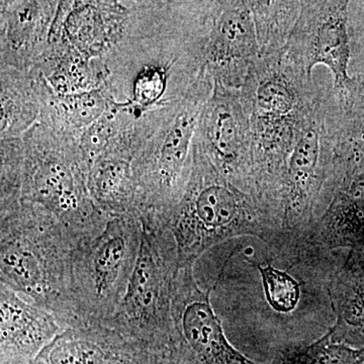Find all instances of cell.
Wrapping results in <instances>:
<instances>
[{"mask_svg":"<svg viewBox=\"0 0 364 364\" xmlns=\"http://www.w3.org/2000/svg\"><path fill=\"white\" fill-rule=\"evenodd\" d=\"M208 1H131L121 40L105 57L112 100L141 117L188 95L203 74Z\"/></svg>","mask_w":364,"mask_h":364,"instance_id":"obj_1","label":"cell"},{"mask_svg":"<svg viewBox=\"0 0 364 364\" xmlns=\"http://www.w3.org/2000/svg\"><path fill=\"white\" fill-rule=\"evenodd\" d=\"M167 228L176 240L179 267H195L208 249L244 236L255 237L270 252L284 256L282 227L269 208L225 178L195 143L188 188Z\"/></svg>","mask_w":364,"mask_h":364,"instance_id":"obj_2","label":"cell"},{"mask_svg":"<svg viewBox=\"0 0 364 364\" xmlns=\"http://www.w3.org/2000/svg\"><path fill=\"white\" fill-rule=\"evenodd\" d=\"M76 243L41 205L0 214V284L51 313L62 329L79 326L71 294Z\"/></svg>","mask_w":364,"mask_h":364,"instance_id":"obj_3","label":"cell"},{"mask_svg":"<svg viewBox=\"0 0 364 364\" xmlns=\"http://www.w3.org/2000/svg\"><path fill=\"white\" fill-rule=\"evenodd\" d=\"M214 81L203 74L186 97L162 107L156 127L133 161L136 215L143 224L167 228L188 188L198 117Z\"/></svg>","mask_w":364,"mask_h":364,"instance_id":"obj_4","label":"cell"},{"mask_svg":"<svg viewBox=\"0 0 364 364\" xmlns=\"http://www.w3.org/2000/svg\"><path fill=\"white\" fill-rule=\"evenodd\" d=\"M25 148L21 202L51 213L76 245L92 240L112 219L95 205L78 142L38 123L21 136Z\"/></svg>","mask_w":364,"mask_h":364,"instance_id":"obj_5","label":"cell"},{"mask_svg":"<svg viewBox=\"0 0 364 364\" xmlns=\"http://www.w3.org/2000/svg\"><path fill=\"white\" fill-rule=\"evenodd\" d=\"M141 233L136 215L112 218L102 233L74 248L71 294L79 326L114 317L135 269Z\"/></svg>","mask_w":364,"mask_h":364,"instance_id":"obj_6","label":"cell"},{"mask_svg":"<svg viewBox=\"0 0 364 364\" xmlns=\"http://www.w3.org/2000/svg\"><path fill=\"white\" fill-rule=\"evenodd\" d=\"M178 268L176 243L170 230L142 225L138 259L128 289L114 317L105 325L163 355L171 332Z\"/></svg>","mask_w":364,"mask_h":364,"instance_id":"obj_7","label":"cell"},{"mask_svg":"<svg viewBox=\"0 0 364 364\" xmlns=\"http://www.w3.org/2000/svg\"><path fill=\"white\" fill-rule=\"evenodd\" d=\"M196 282L193 267H179L174 282L171 332L163 358L165 364H259L228 341L215 315L210 294Z\"/></svg>","mask_w":364,"mask_h":364,"instance_id":"obj_8","label":"cell"},{"mask_svg":"<svg viewBox=\"0 0 364 364\" xmlns=\"http://www.w3.org/2000/svg\"><path fill=\"white\" fill-rule=\"evenodd\" d=\"M193 143L225 178L258 196L250 117L240 90L214 82L198 117Z\"/></svg>","mask_w":364,"mask_h":364,"instance_id":"obj_9","label":"cell"},{"mask_svg":"<svg viewBox=\"0 0 364 364\" xmlns=\"http://www.w3.org/2000/svg\"><path fill=\"white\" fill-rule=\"evenodd\" d=\"M349 2L339 0L301 1V11L284 48L287 58L306 77L317 65L327 67L335 97H343L350 85Z\"/></svg>","mask_w":364,"mask_h":364,"instance_id":"obj_10","label":"cell"},{"mask_svg":"<svg viewBox=\"0 0 364 364\" xmlns=\"http://www.w3.org/2000/svg\"><path fill=\"white\" fill-rule=\"evenodd\" d=\"M258 58L250 1H208L203 60L212 80L240 90Z\"/></svg>","mask_w":364,"mask_h":364,"instance_id":"obj_11","label":"cell"},{"mask_svg":"<svg viewBox=\"0 0 364 364\" xmlns=\"http://www.w3.org/2000/svg\"><path fill=\"white\" fill-rule=\"evenodd\" d=\"M32 364H165L161 353L105 324L68 328Z\"/></svg>","mask_w":364,"mask_h":364,"instance_id":"obj_12","label":"cell"},{"mask_svg":"<svg viewBox=\"0 0 364 364\" xmlns=\"http://www.w3.org/2000/svg\"><path fill=\"white\" fill-rule=\"evenodd\" d=\"M131 1H59L49 41H61L90 59H105L119 42ZM48 41V42H49Z\"/></svg>","mask_w":364,"mask_h":364,"instance_id":"obj_13","label":"cell"},{"mask_svg":"<svg viewBox=\"0 0 364 364\" xmlns=\"http://www.w3.org/2000/svg\"><path fill=\"white\" fill-rule=\"evenodd\" d=\"M148 135L147 127L139 119L88 168L87 186L91 198L109 217L136 215L133 161Z\"/></svg>","mask_w":364,"mask_h":364,"instance_id":"obj_14","label":"cell"},{"mask_svg":"<svg viewBox=\"0 0 364 364\" xmlns=\"http://www.w3.org/2000/svg\"><path fill=\"white\" fill-rule=\"evenodd\" d=\"M364 245V170L345 176L299 248L296 263Z\"/></svg>","mask_w":364,"mask_h":364,"instance_id":"obj_15","label":"cell"},{"mask_svg":"<svg viewBox=\"0 0 364 364\" xmlns=\"http://www.w3.org/2000/svg\"><path fill=\"white\" fill-rule=\"evenodd\" d=\"M59 1L0 2V64L30 70L44 54Z\"/></svg>","mask_w":364,"mask_h":364,"instance_id":"obj_16","label":"cell"},{"mask_svg":"<svg viewBox=\"0 0 364 364\" xmlns=\"http://www.w3.org/2000/svg\"><path fill=\"white\" fill-rule=\"evenodd\" d=\"M62 331L51 313L0 284L1 364H32Z\"/></svg>","mask_w":364,"mask_h":364,"instance_id":"obj_17","label":"cell"},{"mask_svg":"<svg viewBox=\"0 0 364 364\" xmlns=\"http://www.w3.org/2000/svg\"><path fill=\"white\" fill-rule=\"evenodd\" d=\"M41 102L39 123L59 135L77 141L83 132L109 109L111 95L107 88L60 95L49 87L42 75L31 69Z\"/></svg>","mask_w":364,"mask_h":364,"instance_id":"obj_18","label":"cell"},{"mask_svg":"<svg viewBox=\"0 0 364 364\" xmlns=\"http://www.w3.org/2000/svg\"><path fill=\"white\" fill-rule=\"evenodd\" d=\"M60 95L90 92L104 87L109 78L105 59H90L61 41H49L33 67Z\"/></svg>","mask_w":364,"mask_h":364,"instance_id":"obj_19","label":"cell"},{"mask_svg":"<svg viewBox=\"0 0 364 364\" xmlns=\"http://www.w3.org/2000/svg\"><path fill=\"white\" fill-rule=\"evenodd\" d=\"M327 291L336 316L329 329L333 339L349 344L355 337H364V245L350 249L328 282Z\"/></svg>","mask_w":364,"mask_h":364,"instance_id":"obj_20","label":"cell"},{"mask_svg":"<svg viewBox=\"0 0 364 364\" xmlns=\"http://www.w3.org/2000/svg\"><path fill=\"white\" fill-rule=\"evenodd\" d=\"M0 140L21 138L39 123L41 102L32 71L0 64Z\"/></svg>","mask_w":364,"mask_h":364,"instance_id":"obj_21","label":"cell"},{"mask_svg":"<svg viewBox=\"0 0 364 364\" xmlns=\"http://www.w3.org/2000/svg\"><path fill=\"white\" fill-rule=\"evenodd\" d=\"M259 57L284 51L301 11V1H250Z\"/></svg>","mask_w":364,"mask_h":364,"instance_id":"obj_22","label":"cell"},{"mask_svg":"<svg viewBox=\"0 0 364 364\" xmlns=\"http://www.w3.org/2000/svg\"><path fill=\"white\" fill-rule=\"evenodd\" d=\"M270 364H364V347L352 348L345 342L336 341L328 330L314 343L279 349Z\"/></svg>","mask_w":364,"mask_h":364,"instance_id":"obj_23","label":"cell"},{"mask_svg":"<svg viewBox=\"0 0 364 364\" xmlns=\"http://www.w3.org/2000/svg\"><path fill=\"white\" fill-rule=\"evenodd\" d=\"M139 119L140 117L132 114L124 105L111 100L109 109L79 138V149L82 153L87 169L114 141L130 130Z\"/></svg>","mask_w":364,"mask_h":364,"instance_id":"obj_24","label":"cell"},{"mask_svg":"<svg viewBox=\"0 0 364 364\" xmlns=\"http://www.w3.org/2000/svg\"><path fill=\"white\" fill-rule=\"evenodd\" d=\"M25 148L23 139L0 140V214L21 203Z\"/></svg>","mask_w":364,"mask_h":364,"instance_id":"obj_25","label":"cell"},{"mask_svg":"<svg viewBox=\"0 0 364 364\" xmlns=\"http://www.w3.org/2000/svg\"><path fill=\"white\" fill-rule=\"evenodd\" d=\"M262 277L265 296L273 310L279 313H289L298 305L301 289L296 280L289 273L273 267L270 263L256 265Z\"/></svg>","mask_w":364,"mask_h":364,"instance_id":"obj_26","label":"cell"}]
</instances>
